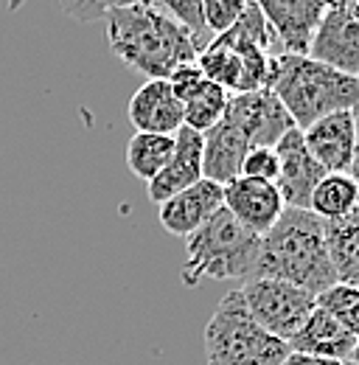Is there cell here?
Returning <instances> with one entry per match:
<instances>
[{
    "instance_id": "cell-29",
    "label": "cell",
    "mask_w": 359,
    "mask_h": 365,
    "mask_svg": "<svg viewBox=\"0 0 359 365\" xmlns=\"http://www.w3.org/2000/svg\"><path fill=\"white\" fill-rule=\"evenodd\" d=\"M345 11H348V14H351V17H354V20L359 23V0H354V3H351Z\"/></svg>"
},
{
    "instance_id": "cell-12",
    "label": "cell",
    "mask_w": 359,
    "mask_h": 365,
    "mask_svg": "<svg viewBox=\"0 0 359 365\" xmlns=\"http://www.w3.org/2000/svg\"><path fill=\"white\" fill-rule=\"evenodd\" d=\"M224 188L222 205L244 225L247 230L264 236L278 217L283 214V200L275 188V182L264 180H250V178H236L230 180Z\"/></svg>"
},
{
    "instance_id": "cell-1",
    "label": "cell",
    "mask_w": 359,
    "mask_h": 365,
    "mask_svg": "<svg viewBox=\"0 0 359 365\" xmlns=\"http://www.w3.org/2000/svg\"><path fill=\"white\" fill-rule=\"evenodd\" d=\"M110 51L146 79H169L180 65L197 62L191 34L146 3H124L104 14Z\"/></svg>"
},
{
    "instance_id": "cell-6",
    "label": "cell",
    "mask_w": 359,
    "mask_h": 365,
    "mask_svg": "<svg viewBox=\"0 0 359 365\" xmlns=\"http://www.w3.org/2000/svg\"><path fill=\"white\" fill-rule=\"evenodd\" d=\"M239 292L250 318L283 343H289V337L303 326V320L317 307L312 292L272 278H244V287Z\"/></svg>"
},
{
    "instance_id": "cell-31",
    "label": "cell",
    "mask_w": 359,
    "mask_h": 365,
    "mask_svg": "<svg viewBox=\"0 0 359 365\" xmlns=\"http://www.w3.org/2000/svg\"><path fill=\"white\" fill-rule=\"evenodd\" d=\"M343 365H357V363H351V360H345V363H343Z\"/></svg>"
},
{
    "instance_id": "cell-28",
    "label": "cell",
    "mask_w": 359,
    "mask_h": 365,
    "mask_svg": "<svg viewBox=\"0 0 359 365\" xmlns=\"http://www.w3.org/2000/svg\"><path fill=\"white\" fill-rule=\"evenodd\" d=\"M326 11H343V9H348L354 0H317Z\"/></svg>"
},
{
    "instance_id": "cell-16",
    "label": "cell",
    "mask_w": 359,
    "mask_h": 365,
    "mask_svg": "<svg viewBox=\"0 0 359 365\" xmlns=\"http://www.w3.org/2000/svg\"><path fill=\"white\" fill-rule=\"evenodd\" d=\"M199 180H202V135L188 127H180L175 133V152H172L169 163L163 166V172L157 178L146 182L149 200L160 205L169 197H175L182 188Z\"/></svg>"
},
{
    "instance_id": "cell-27",
    "label": "cell",
    "mask_w": 359,
    "mask_h": 365,
    "mask_svg": "<svg viewBox=\"0 0 359 365\" xmlns=\"http://www.w3.org/2000/svg\"><path fill=\"white\" fill-rule=\"evenodd\" d=\"M354 127H357V143H354V160H351V178L357 180V185H359V107L354 110Z\"/></svg>"
},
{
    "instance_id": "cell-13",
    "label": "cell",
    "mask_w": 359,
    "mask_h": 365,
    "mask_svg": "<svg viewBox=\"0 0 359 365\" xmlns=\"http://www.w3.org/2000/svg\"><path fill=\"white\" fill-rule=\"evenodd\" d=\"M253 3L267 17L269 29L281 43V51L306 56L314 29L326 14V9L317 0H253Z\"/></svg>"
},
{
    "instance_id": "cell-25",
    "label": "cell",
    "mask_w": 359,
    "mask_h": 365,
    "mask_svg": "<svg viewBox=\"0 0 359 365\" xmlns=\"http://www.w3.org/2000/svg\"><path fill=\"white\" fill-rule=\"evenodd\" d=\"M127 0H56V6L76 23H93L101 20L110 9L124 6Z\"/></svg>"
},
{
    "instance_id": "cell-32",
    "label": "cell",
    "mask_w": 359,
    "mask_h": 365,
    "mask_svg": "<svg viewBox=\"0 0 359 365\" xmlns=\"http://www.w3.org/2000/svg\"><path fill=\"white\" fill-rule=\"evenodd\" d=\"M127 3H135V0H127Z\"/></svg>"
},
{
    "instance_id": "cell-21",
    "label": "cell",
    "mask_w": 359,
    "mask_h": 365,
    "mask_svg": "<svg viewBox=\"0 0 359 365\" xmlns=\"http://www.w3.org/2000/svg\"><path fill=\"white\" fill-rule=\"evenodd\" d=\"M140 3L163 11L166 17H172L175 23H180L191 34L197 51H202V48L214 40L211 31H208V26H205V17H202V0H140Z\"/></svg>"
},
{
    "instance_id": "cell-5",
    "label": "cell",
    "mask_w": 359,
    "mask_h": 365,
    "mask_svg": "<svg viewBox=\"0 0 359 365\" xmlns=\"http://www.w3.org/2000/svg\"><path fill=\"white\" fill-rule=\"evenodd\" d=\"M208 365H281L289 346L250 318L241 292H224L202 331Z\"/></svg>"
},
{
    "instance_id": "cell-19",
    "label": "cell",
    "mask_w": 359,
    "mask_h": 365,
    "mask_svg": "<svg viewBox=\"0 0 359 365\" xmlns=\"http://www.w3.org/2000/svg\"><path fill=\"white\" fill-rule=\"evenodd\" d=\"M309 211H312L320 222L343 220V217L359 211L357 180L351 175H345V172L323 175L320 182L314 185L312 197H309Z\"/></svg>"
},
{
    "instance_id": "cell-17",
    "label": "cell",
    "mask_w": 359,
    "mask_h": 365,
    "mask_svg": "<svg viewBox=\"0 0 359 365\" xmlns=\"http://www.w3.org/2000/svg\"><path fill=\"white\" fill-rule=\"evenodd\" d=\"M289 351L314 354V357H328L345 363L357 346V337H351L331 315L314 307L312 315L303 320V326L289 337Z\"/></svg>"
},
{
    "instance_id": "cell-3",
    "label": "cell",
    "mask_w": 359,
    "mask_h": 365,
    "mask_svg": "<svg viewBox=\"0 0 359 365\" xmlns=\"http://www.w3.org/2000/svg\"><path fill=\"white\" fill-rule=\"evenodd\" d=\"M267 91L281 101L298 130L323 115L359 107V79L301 53H278L269 65Z\"/></svg>"
},
{
    "instance_id": "cell-7",
    "label": "cell",
    "mask_w": 359,
    "mask_h": 365,
    "mask_svg": "<svg viewBox=\"0 0 359 365\" xmlns=\"http://www.w3.org/2000/svg\"><path fill=\"white\" fill-rule=\"evenodd\" d=\"M219 127L250 152L259 146L272 149L295 124L272 91H256L230 96Z\"/></svg>"
},
{
    "instance_id": "cell-11",
    "label": "cell",
    "mask_w": 359,
    "mask_h": 365,
    "mask_svg": "<svg viewBox=\"0 0 359 365\" xmlns=\"http://www.w3.org/2000/svg\"><path fill=\"white\" fill-rule=\"evenodd\" d=\"M303 133V143L326 175L331 172H351L354 160V143H357V127H354V110H340L331 115L317 118Z\"/></svg>"
},
{
    "instance_id": "cell-24",
    "label": "cell",
    "mask_w": 359,
    "mask_h": 365,
    "mask_svg": "<svg viewBox=\"0 0 359 365\" xmlns=\"http://www.w3.org/2000/svg\"><path fill=\"white\" fill-rule=\"evenodd\" d=\"M239 178L275 182V178H278V155H275V149H269V146L250 149V152L244 155V160H241Z\"/></svg>"
},
{
    "instance_id": "cell-22",
    "label": "cell",
    "mask_w": 359,
    "mask_h": 365,
    "mask_svg": "<svg viewBox=\"0 0 359 365\" xmlns=\"http://www.w3.org/2000/svg\"><path fill=\"white\" fill-rule=\"evenodd\" d=\"M317 309H323L326 315L337 320L351 337L359 340V289L357 287H345V284H334L326 292H320L314 298Z\"/></svg>"
},
{
    "instance_id": "cell-9",
    "label": "cell",
    "mask_w": 359,
    "mask_h": 365,
    "mask_svg": "<svg viewBox=\"0 0 359 365\" xmlns=\"http://www.w3.org/2000/svg\"><path fill=\"white\" fill-rule=\"evenodd\" d=\"M272 149L278 155L275 188H278L283 205L286 208H303V211H309V197H312L314 185L320 182V178L326 172L320 169V163L309 155V149L303 143V133L298 127H292Z\"/></svg>"
},
{
    "instance_id": "cell-8",
    "label": "cell",
    "mask_w": 359,
    "mask_h": 365,
    "mask_svg": "<svg viewBox=\"0 0 359 365\" xmlns=\"http://www.w3.org/2000/svg\"><path fill=\"white\" fill-rule=\"evenodd\" d=\"M166 82L172 85L177 101L182 104V127L205 135L208 130H214L222 121L230 93L208 82L197 62L180 65Z\"/></svg>"
},
{
    "instance_id": "cell-15",
    "label": "cell",
    "mask_w": 359,
    "mask_h": 365,
    "mask_svg": "<svg viewBox=\"0 0 359 365\" xmlns=\"http://www.w3.org/2000/svg\"><path fill=\"white\" fill-rule=\"evenodd\" d=\"M127 115L137 133L175 135L182 127V104L166 79H146L132 93Z\"/></svg>"
},
{
    "instance_id": "cell-2",
    "label": "cell",
    "mask_w": 359,
    "mask_h": 365,
    "mask_svg": "<svg viewBox=\"0 0 359 365\" xmlns=\"http://www.w3.org/2000/svg\"><path fill=\"white\" fill-rule=\"evenodd\" d=\"M250 278L286 281L292 287L312 292L314 298L334 287L337 278L328 262L323 222L312 211L283 208L278 222L261 236Z\"/></svg>"
},
{
    "instance_id": "cell-18",
    "label": "cell",
    "mask_w": 359,
    "mask_h": 365,
    "mask_svg": "<svg viewBox=\"0 0 359 365\" xmlns=\"http://www.w3.org/2000/svg\"><path fill=\"white\" fill-rule=\"evenodd\" d=\"M323 236L337 284L359 289V211L323 222Z\"/></svg>"
},
{
    "instance_id": "cell-4",
    "label": "cell",
    "mask_w": 359,
    "mask_h": 365,
    "mask_svg": "<svg viewBox=\"0 0 359 365\" xmlns=\"http://www.w3.org/2000/svg\"><path fill=\"white\" fill-rule=\"evenodd\" d=\"M261 236L247 230L227 208L214 211L191 236H185L182 281L194 287L205 278H250L256 267Z\"/></svg>"
},
{
    "instance_id": "cell-20",
    "label": "cell",
    "mask_w": 359,
    "mask_h": 365,
    "mask_svg": "<svg viewBox=\"0 0 359 365\" xmlns=\"http://www.w3.org/2000/svg\"><path fill=\"white\" fill-rule=\"evenodd\" d=\"M175 152V135H155V133H135L127 143V166L135 178L152 180L163 172Z\"/></svg>"
},
{
    "instance_id": "cell-23",
    "label": "cell",
    "mask_w": 359,
    "mask_h": 365,
    "mask_svg": "<svg viewBox=\"0 0 359 365\" xmlns=\"http://www.w3.org/2000/svg\"><path fill=\"white\" fill-rule=\"evenodd\" d=\"M247 0H202V17L211 34L227 31L244 11Z\"/></svg>"
},
{
    "instance_id": "cell-26",
    "label": "cell",
    "mask_w": 359,
    "mask_h": 365,
    "mask_svg": "<svg viewBox=\"0 0 359 365\" xmlns=\"http://www.w3.org/2000/svg\"><path fill=\"white\" fill-rule=\"evenodd\" d=\"M281 365H343L340 360H328V357H314V354H301V351H289Z\"/></svg>"
},
{
    "instance_id": "cell-30",
    "label": "cell",
    "mask_w": 359,
    "mask_h": 365,
    "mask_svg": "<svg viewBox=\"0 0 359 365\" xmlns=\"http://www.w3.org/2000/svg\"><path fill=\"white\" fill-rule=\"evenodd\" d=\"M348 360L359 365V340H357V346H354V351H351V357H348Z\"/></svg>"
},
{
    "instance_id": "cell-10",
    "label": "cell",
    "mask_w": 359,
    "mask_h": 365,
    "mask_svg": "<svg viewBox=\"0 0 359 365\" xmlns=\"http://www.w3.org/2000/svg\"><path fill=\"white\" fill-rule=\"evenodd\" d=\"M306 56L359 79V23L343 11H326L312 34Z\"/></svg>"
},
{
    "instance_id": "cell-14",
    "label": "cell",
    "mask_w": 359,
    "mask_h": 365,
    "mask_svg": "<svg viewBox=\"0 0 359 365\" xmlns=\"http://www.w3.org/2000/svg\"><path fill=\"white\" fill-rule=\"evenodd\" d=\"M224 188L214 180H202L182 188L180 194L160 202L157 220L172 236H191L214 211L222 208Z\"/></svg>"
}]
</instances>
